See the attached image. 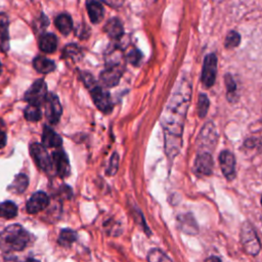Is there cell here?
<instances>
[{
  "instance_id": "6da1fadb",
  "label": "cell",
  "mask_w": 262,
  "mask_h": 262,
  "mask_svg": "<svg viewBox=\"0 0 262 262\" xmlns=\"http://www.w3.org/2000/svg\"><path fill=\"white\" fill-rule=\"evenodd\" d=\"M190 96V83L186 79H182L171 95L161 118L165 136V149L170 160H173L181 148L182 131Z\"/></svg>"
},
{
  "instance_id": "7a4b0ae2",
  "label": "cell",
  "mask_w": 262,
  "mask_h": 262,
  "mask_svg": "<svg viewBox=\"0 0 262 262\" xmlns=\"http://www.w3.org/2000/svg\"><path fill=\"white\" fill-rule=\"evenodd\" d=\"M29 243L30 234L19 224H11L0 232V250L3 252L21 251Z\"/></svg>"
},
{
  "instance_id": "3957f363",
  "label": "cell",
  "mask_w": 262,
  "mask_h": 262,
  "mask_svg": "<svg viewBox=\"0 0 262 262\" xmlns=\"http://www.w3.org/2000/svg\"><path fill=\"white\" fill-rule=\"evenodd\" d=\"M241 243L246 253L256 256L260 251V242L253 226L249 223H244L241 229Z\"/></svg>"
},
{
  "instance_id": "277c9868",
  "label": "cell",
  "mask_w": 262,
  "mask_h": 262,
  "mask_svg": "<svg viewBox=\"0 0 262 262\" xmlns=\"http://www.w3.org/2000/svg\"><path fill=\"white\" fill-rule=\"evenodd\" d=\"M48 90L45 81L43 79H38L25 92L24 99L29 104H35L40 106L42 103L45 102Z\"/></svg>"
},
{
  "instance_id": "5b68a950",
  "label": "cell",
  "mask_w": 262,
  "mask_h": 262,
  "mask_svg": "<svg viewBox=\"0 0 262 262\" xmlns=\"http://www.w3.org/2000/svg\"><path fill=\"white\" fill-rule=\"evenodd\" d=\"M30 154L40 169H42L43 171H45L47 173L52 171V168H53L52 160L49 157L46 148L42 144H40L38 142L31 143L30 144Z\"/></svg>"
},
{
  "instance_id": "8992f818",
  "label": "cell",
  "mask_w": 262,
  "mask_h": 262,
  "mask_svg": "<svg viewBox=\"0 0 262 262\" xmlns=\"http://www.w3.org/2000/svg\"><path fill=\"white\" fill-rule=\"evenodd\" d=\"M44 105L47 121L51 125H56L59 122L62 114V107L58 97L54 93H48Z\"/></svg>"
},
{
  "instance_id": "52a82bcc",
  "label": "cell",
  "mask_w": 262,
  "mask_h": 262,
  "mask_svg": "<svg viewBox=\"0 0 262 262\" xmlns=\"http://www.w3.org/2000/svg\"><path fill=\"white\" fill-rule=\"evenodd\" d=\"M89 91L92 96L93 102L99 111H101L104 114H108L112 112L113 102L111 99V95L106 90L102 89L100 86L95 84L91 88H89Z\"/></svg>"
},
{
  "instance_id": "ba28073f",
  "label": "cell",
  "mask_w": 262,
  "mask_h": 262,
  "mask_svg": "<svg viewBox=\"0 0 262 262\" xmlns=\"http://www.w3.org/2000/svg\"><path fill=\"white\" fill-rule=\"evenodd\" d=\"M217 73V57L215 54H208L204 60L202 71V83L206 87H211L216 79Z\"/></svg>"
},
{
  "instance_id": "9c48e42d",
  "label": "cell",
  "mask_w": 262,
  "mask_h": 262,
  "mask_svg": "<svg viewBox=\"0 0 262 262\" xmlns=\"http://www.w3.org/2000/svg\"><path fill=\"white\" fill-rule=\"evenodd\" d=\"M123 70H124L123 64L106 66L105 70L101 72L99 79L104 86L114 87L119 83L120 78L123 73Z\"/></svg>"
},
{
  "instance_id": "30bf717a",
  "label": "cell",
  "mask_w": 262,
  "mask_h": 262,
  "mask_svg": "<svg viewBox=\"0 0 262 262\" xmlns=\"http://www.w3.org/2000/svg\"><path fill=\"white\" fill-rule=\"evenodd\" d=\"M52 164L53 167H55L56 174L61 177H68L71 173V166L70 161L67 156V154L62 149H57L52 152Z\"/></svg>"
},
{
  "instance_id": "8fae6325",
  "label": "cell",
  "mask_w": 262,
  "mask_h": 262,
  "mask_svg": "<svg viewBox=\"0 0 262 262\" xmlns=\"http://www.w3.org/2000/svg\"><path fill=\"white\" fill-rule=\"evenodd\" d=\"M49 205V198L44 191H36L27 202L26 210L29 214H37Z\"/></svg>"
},
{
  "instance_id": "7c38bea8",
  "label": "cell",
  "mask_w": 262,
  "mask_h": 262,
  "mask_svg": "<svg viewBox=\"0 0 262 262\" xmlns=\"http://www.w3.org/2000/svg\"><path fill=\"white\" fill-rule=\"evenodd\" d=\"M220 168L223 175L228 179L232 180L235 176V158L229 150H223L219 155Z\"/></svg>"
},
{
  "instance_id": "4fadbf2b",
  "label": "cell",
  "mask_w": 262,
  "mask_h": 262,
  "mask_svg": "<svg viewBox=\"0 0 262 262\" xmlns=\"http://www.w3.org/2000/svg\"><path fill=\"white\" fill-rule=\"evenodd\" d=\"M213 159L210 152L203 151L198 155L196 160H195V171L201 173L202 175H210L213 170Z\"/></svg>"
},
{
  "instance_id": "5bb4252c",
  "label": "cell",
  "mask_w": 262,
  "mask_h": 262,
  "mask_svg": "<svg viewBox=\"0 0 262 262\" xmlns=\"http://www.w3.org/2000/svg\"><path fill=\"white\" fill-rule=\"evenodd\" d=\"M62 144L61 137L55 133L49 126L45 125L43 127V133H42V145L46 148H52V147H60Z\"/></svg>"
},
{
  "instance_id": "9a60e30c",
  "label": "cell",
  "mask_w": 262,
  "mask_h": 262,
  "mask_svg": "<svg viewBox=\"0 0 262 262\" xmlns=\"http://www.w3.org/2000/svg\"><path fill=\"white\" fill-rule=\"evenodd\" d=\"M9 19L6 13L0 12V51L6 52L9 49Z\"/></svg>"
},
{
  "instance_id": "2e32d148",
  "label": "cell",
  "mask_w": 262,
  "mask_h": 262,
  "mask_svg": "<svg viewBox=\"0 0 262 262\" xmlns=\"http://www.w3.org/2000/svg\"><path fill=\"white\" fill-rule=\"evenodd\" d=\"M200 141H201V146L202 148H208L210 147L213 149V146L216 143V134H215V129L212 123L207 124L200 135Z\"/></svg>"
},
{
  "instance_id": "e0dca14e",
  "label": "cell",
  "mask_w": 262,
  "mask_h": 262,
  "mask_svg": "<svg viewBox=\"0 0 262 262\" xmlns=\"http://www.w3.org/2000/svg\"><path fill=\"white\" fill-rule=\"evenodd\" d=\"M39 48L43 52L52 53L57 47V38L52 33H44L39 38Z\"/></svg>"
},
{
  "instance_id": "ac0fdd59",
  "label": "cell",
  "mask_w": 262,
  "mask_h": 262,
  "mask_svg": "<svg viewBox=\"0 0 262 262\" xmlns=\"http://www.w3.org/2000/svg\"><path fill=\"white\" fill-rule=\"evenodd\" d=\"M33 67L38 73L41 74H49L56 68L53 60L42 55H38L33 59Z\"/></svg>"
},
{
  "instance_id": "d6986e66",
  "label": "cell",
  "mask_w": 262,
  "mask_h": 262,
  "mask_svg": "<svg viewBox=\"0 0 262 262\" xmlns=\"http://www.w3.org/2000/svg\"><path fill=\"white\" fill-rule=\"evenodd\" d=\"M86 7H87V12L89 14L90 20L93 24L100 23L104 14V9L102 4L97 1H88L86 2Z\"/></svg>"
},
{
  "instance_id": "ffe728a7",
  "label": "cell",
  "mask_w": 262,
  "mask_h": 262,
  "mask_svg": "<svg viewBox=\"0 0 262 262\" xmlns=\"http://www.w3.org/2000/svg\"><path fill=\"white\" fill-rule=\"evenodd\" d=\"M104 31L112 39H120L124 34V28L121 20L117 17L111 18L104 26Z\"/></svg>"
},
{
  "instance_id": "44dd1931",
  "label": "cell",
  "mask_w": 262,
  "mask_h": 262,
  "mask_svg": "<svg viewBox=\"0 0 262 262\" xmlns=\"http://www.w3.org/2000/svg\"><path fill=\"white\" fill-rule=\"evenodd\" d=\"M29 185V178L26 174L24 173H20V174H17L13 181L10 183V185L7 186V190L12 192V193H17V194H20L23 192H25V190L27 189Z\"/></svg>"
},
{
  "instance_id": "7402d4cb",
  "label": "cell",
  "mask_w": 262,
  "mask_h": 262,
  "mask_svg": "<svg viewBox=\"0 0 262 262\" xmlns=\"http://www.w3.org/2000/svg\"><path fill=\"white\" fill-rule=\"evenodd\" d=\"M54 24H55V27L58 29V31L62 35L67 36L73 30V20L69 14H66V13L59 14L58 16H56Z\"/></svg>"
},
{
  "instance_id": "603a6c76",
  "label": "cell",
  "mask_w": 262,
  "mask_h": 262,
  "mask_svg": "<svg viewBox=\"0 0 262 262\" xmlns=\"http://www.w3.org/2000/svg\"><path fill=\"white\" fill-rule=\"evenodd\" d=\"M17 215V206L11 201L0 203V217L5 219H12Z\"/></svg>"
},
{
  "instance_id": "cb8c5ba5",
  "label": "cell",
  "mask_w": 262,
  "mask_h": 262,
  "mask_svg": "<svg viewBox=\"0 0 262 262\" xmlns=\"http://www.w3.org/2000/svg\"><path fill=\"white\" fill-rule=\"evenodd\" d=\"M77 239V232L74 231L73 229L70 228H64L60 231L58 238H57V244L61 247H70L74 242Z\"/></svg>"
},
{
  "instance_id": "d4e9b609",
  "label": "cell",
  "mask_w": 262,
  "mask_h": 262,
  "mask_svg": "<svg viewBox=\"0 0 262 262\" xmlns=\"http://www.w3.org/2000/svg\"><path fill=\"white\" fill-rule=\"evenodd\" d=\"M81 48L76 44H69L62 50V57L64 59H72L73 61H78L82 57Z\"/></svg>"
},
{
  "instance_id": "484cf974",
  "label": "cell",
  "mask_w": 262,
  "mask_h": 262,
  "mask_svg": "<svg viewBox=\"0 0 262 262\" xmlns=\"http://www.w3.org/2000/svg\"><path fill=\"white\" fill-rule=\"evenodd\" d=\"M24 116L27 121L38 122L42 117V112L39 105L28 104L24 111Z\"/></svg>"
},
{
  "instance_id": "4316f807",
  "label": "cell",
  "mask_w": 262,
  "mask_h": 262,
  "mask_svg": "<svg viewBox=\"0 0 262 262\" xmlns=\"http://www.w3.org/2000/svg\"><path fill=\"white\" fill-rule=\"evenodd\" d=\"M148 262H172L171 259L160 249L151 250L147 255Z\"/></svg>"
},
{
  "instance_id": "83f0119b",
  "label": "cell",
  "mask_w": 262,
  "mask_h": 262,
  "mask_svg": "<svg viewBox=\"0 0 262 262\" xmlns=\"http://www.w3.org/2000/svg\"><path fill=\"white\" fill-rule=\"evenodd\" d=\"M241 42V36L235 31H231L227 34L225 38L224 45L226 48H233L236 47Z\"/></svg>"
},
{
  "instance_id": "f1b7e54d",
  "label": "cell",
  "mask_w": 262,
  "mask_h": 262,
  "mask_svg": "<svg viewBox=\"0 0 262 262\" xmlns=\"http://www.w3.org/2000/svg\"><path fill=\"white\" fill-rule=\"evenodd\" d=\"M209 99L207 97V95L205 94H201L199 96V101H198V112H199V116L201 118H204L207 115V112L209 110Z\"/></svg>"
},
{
  "instance_id": "f546056e",
  "label": "cell",
  "mask_w": 262,
  "mask_h": 262,
  "mask_svg": "<svg viewBox=\"0 0 262 262\" xmlns=\"http://www.w3.org/2000/svg\"><path fill=\"white\" fill-rule=\"evenodd\" d=\"M225 85H226V89H227V98L229 100H233V98L235 97V91H236V87L234 84V81L232 80V77L230 75H226L225 76Z\"/></svg>"
},
{
  "instance_id": "4dcf8cb0",
  "label": "cell",
  "mask_w": 262,
  "mask_h": 262,
  "mask_svg": "<svg viewBox=\"0 0 262 262\" xmlns=\"http://www.w3.org/2000/svg\"><path fill=\"white\" fill-rule=\"evenodd\" d=\"M49 24V20L48 18L46 17L45 14H41L33 24V28L36 32H40V31H43Z\"/></svg>"
},
{
  "instance_id": "1f68e13d",
  "label": "cell",
  "mask_w": 262,
  "mask_h": 262,
  "mask_svg": "<svg viewBox=\"0 0 262 262\" xmlns=\"http://www.w3.org/2000/svg\"><path fill=\"white\" fill-rule=\"evenodd\" d=\"M118 166H119V157H118V155L115 152V154L112 156L111 160H110V165H108V167H107V169H106V174H107V175H114V174H116V172H117V170H118Z\"/></svg>"
},
{
  "instance_id": "d6a6232c",
  "label": "cell",
  "mask_w": 262,
  "mask_h": 262,
  "mask_svg": "<svg viewBox=\"0 0 262 262\" xmlns=\"http://www.w3.org/2000/svg\"><path fill=\"white\" fill-rule=\"evenodd\" d=\"M141 57H142V55H141L140 51H138L137 49L131 50V51L128 53V55H127L128 61H129L130 63H132L133 66H137V64L140 62Z\"/></svg>"
},
{
  "instance_id": "836d02e7",
  "label": "cell",
  "mask_w": 262,
  "mask_h": 262,
  "mask_svg": "<svg viewBox=\"0 0 262 262\" xmlns=\"http://www.w3.org/2000/svg\"><path fill=\"white\" fill-rule=\"evenodd\" d=\"M6 139H7L6 133L3 131H0V148L4 147L6 145Z\"/></svg>"
},
{
  "instance_id": "e575fe53",
  "label": "cell",
  "mask_w": 262,
  "mask_h": 262,
  "mask_svg": "<svg viewBox=\"0 0 262 262\" xmlns=\"http://www.w3.org/2000/svg\"><path fill=\"white\" fill-rule=\"evenodd\" d=\"M205 262H222L218 257H215V256H212V257H209L206 259Z\"/></svg>"
},
{
  "instance_id": "d590c367",
  "label": "cell",
  "mask_w": 262,
  "mask_h": 262,
  "mask_svg": "<svg viewBox=\"0 0 262 262\" xmlns=\"http://www.w3.org/2000/svg\"><path fill=\"white\" fill-rule=\"evenodd\" d=\"M26 262H39V261L35 260V259H28Z\"/></svg>"
},
{
  "instance_id": "8d00e7d4",
  "label": "cell",
  "mask_w": 262,
  "mask_h": 262,
  "mask_svg": "<svg viewBox=\"0 0 262 262\" xmlns=\"http://www.w3.org/2000/svg\"><path fill=\"white\" fill-rule=\"evenodd\" d=\"M1 72H2V63L0 61V74H1Z\"/></svg>"
},
{
  "instance_id": "74e56055",
  "label": "cell",
  "mask_w": 262,
  "mask_h": 262,
  "mask_svg": "<svg viewBox=\"0 0 262 262\" xmlns=\"http://www.w3.org/2000/svg\"><path fill=\"white\" fill-rule=\"evenodd\" d=\"M261 205H262V198H261Z\"/></svg>"
}]
</instances>
